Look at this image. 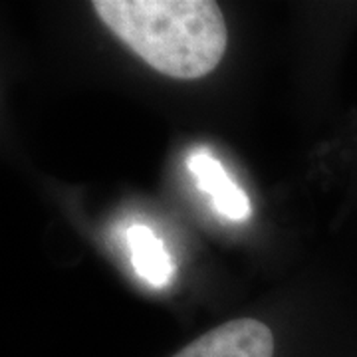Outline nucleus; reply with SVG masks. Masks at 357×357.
<instances>
[{
    "instance_id": "obj_1",
    "label": "nucleus",
    "mask_w": 357,
    "mask_h": 357,
    "mask_svg": "<svg viewBox=\"0 0 357 357\" xmlns=\"http://www.w3.org/2000/svg\"><path fill=\"white\" fill-rule=\"evenodd\" d=\"M93 10L129 50L169 77L208 76L227 50L225 16L211 0H98Z\"/></svg>"
},
{
    "instance_id": "obj_2",
    "label": "nucleus",
    "mask_w": 357,
    "mask_h": 357,
    "mask_svg": "<svg viewBox=\"0 0 357 357\" xmlns=\"http://www.w3.org/2000/svg\"><path fill=\"white\" fill-rule=\"evenodd\" d=\"M173 357H274V335L258 319H232L203 333Z\"/></svg>"
},
{
    "instance_id": "obj_3",
    "label": "nucleus",
    "mask_w": 357,
    "mask_h": 357,
    "mask_svg": "<svg viewBox=\"0 0 357 357\" xmlns=\"http://www.w3.org/2000/svg\"><path fill=\"white\" fill-rule=\"evenodd\" d=\"M187 169L195 178L197 189L208 197L211 206L218 217L229 220H246L252 213L248 195L232 181L227 169L220 165L215 155L206 149H195L187 157Z\"/></svg>"
},
{
    "instance_id": "obj_4",
    "label": "nucleus",
    "mask_w": 357,
    "mask_h": 357,
    "mask_svg": "<svg viewBox=\"0 0 357 357\" xmlns=\"http://www.w3.org/2000/svg\"><path fill=\"white\" fill-rule=\"evenodd\" d=\"M126 244L131 266L141 280L147 282L151 288H165L173 280L175 264L171 255L149 227H129L126 230Z\"/></svg>"
}]
</instances>
